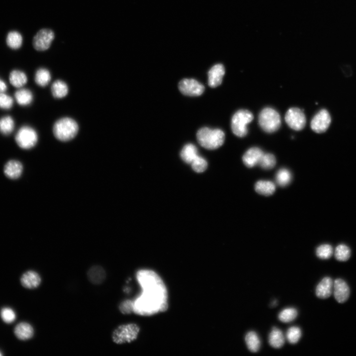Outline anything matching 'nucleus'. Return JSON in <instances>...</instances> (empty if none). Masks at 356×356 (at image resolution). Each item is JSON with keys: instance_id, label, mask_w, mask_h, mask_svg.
I'll list each match as a JSON object with an SVG mask.
<instances>
[{"instance_id": "1", "label": "nucleus", "mask_w": 356, "mask_h": 356, "mask_svg": "<svg viewBox=\"0 0 356 356\" xmlns=\"http://www.w3.org/2000/svg\"><path fill=\"white\" fill-rule=\"evenodd\" d=\"M136 278L142 292L133 301L134 312L149 316L165 312L168 308V293L159 275L153 270L141 269L137 272Z\"/></svg>"}, {"instance_id": "2", "label": "nucleus", "mask_w": 356, "mask_h": 356, "mask_svg": "<svg viewBox=\"0 0 356 356\" xmlns=\"http://www.w3.org/2000/svg\"><path fill=\"white\" fill-rule=\"evenodd\" d=\"M199 144L206 149L213 150L221 146L224 143L225 134L221 129H211L207 127L199 129L196 134Z\"/></svg>"}, {"instance_id": "3", "label": "nucleus", "mask_w": 356, "mask_h": 356, "mask_svg": "<svg viewBox=\"0 0 356 356\" xmlns=\"http://www.w3.org/2000/svg\"><path fill=\"white\" fill-rule=\"evenodd\" d=\"M78 130L77 123L69 117H64L58 120L53 127L54 135L61 141H69L74 138Z\"/></svg>"}, {"instance_id": "4", "label": "nucleus", "mask_w": 356, "mask_h": 356, "mask_svg": "<svg viewBox=\"0 0 356 356\" xmlns=\"http://www.w3.org/2000/svg\"><path fill=\"white\" fill-rule=\"evenodd\" d=\"M258 121L262 130L268 133L276 132L281 125L279 114L271 107H266L261 111Z\"/></svg>"}, {"instance_id": "5", "label": "nucleus", "mask_w": 356, "mask_h": 356, "mask_svg": "<svg viewBox=\"0 0 356 356\" xmlns=\"http://www.w3.org/2000/svg\"><path fill=\"white\" fill-rule=\"evenodd\" d=\"M252 113L246 109H240L233 115L231 128L233 133L238 137H244L248 133L247 124L253 119Z\"/></svg>"}, {"instance_id": "6", "label": "nucleus", "mask_w": 356, "mask_h": 356, "mask_svg": "<svg viewBox=\"0 0 356 356\" xmlns=\"http://www.w3.org/2000/svg\"><path fill=\"white\" fill-rule=\"evenodd\" d=\"M139 330V327L134 323L120 325L113 332L112 340L117 344L132 342L137 338Z\"/></svg>"}, {"instance_id": "7", "label": "nucleus", "mask_w": 356, "mask_h": 356, "mask_svg": "<svg viewBox=\"0 0 356 356\" xmlns=\"http://www.w3.org/2000/svg\"><path fill=\"white\" fill-rule=\"evenodd\" d=\"M15 140L21 148L30 149L36 145L38 140V134L32 127L23 126L17 132Z\"/></svg>"}, {"instance_id": "8", "label": "nucleus", "mask_w": 356, "mask_h": 356, "mask_svg": "<svg viewBox=\"0 0 356 356\" xmlns=\"http://www.w3.org/2000/svg\"><path fill=\"white\" fill-rule=\"evenodd\" d=\"M285 120L288 126L295 131L303 129L306 123L305 114L297 107H292L288 110L285 116Z\"/></svg>"}, {"instance_id": "9", "label": "nucleus", "mask_w": 356, "mask_h": 356, "mask_svg": "<svg viewBox=\"0 0 356 356\" xmlns=\"http://www.w3.org/2000/svg\"><path fill=\"white\" fill-rule=\"evenodd\" d=\"M53 31L49 29H42L35 35L32 44L34 48L38 51H44L49 48L54 40Z\"/></svg>"}, {"instance_id": "10", "label": "nucleus", "mask_w": 356, "mask_h": 356, "mask_svg": "<svg viewBox=\"0 0 356 356\" xmlns=\"http://www.w3.org/2000/svg\"><path fill=\"white\" fill-rule=\"evenodd\" d=\"M331 121V117L327 110L321 109L312 118L311 122V129L317 133H324L328 129Z\"/></svg>"}, {"instance_id": "11", "label": "nucleus", "mask_w": 356, "mask_h": 356, "mask_svg": "<svg viewBox=\"0 0 356 356\" xmlns=\"http://www.w3.org/2000/svg\"><path fill=\"white\" fill-rule=\"evenodd\" d=\"M178 89L182 94L188 96L200 95L205 89L203 85L193 79L181 80L178 84Z\"/></svg>"}, {"instance_id": "12", "label": "nucleus", "mask_w": 356, "mask_h": 356, "mask_svg": "<svg viewBox=\"0 0 356 356\" xmlns=\"http://www.w3.org/2000/svg\"><path fill=\"white\" fill-rule=\"evenodd\" d=\"M333 294L336 300L340 303L346 302L350 295V289L347 283L342 279L333 282Z\"/></svg>"}, {"instance_id": "13", "label": "nucleus", "mask_w": 356, "mask_h": 356, "mask_svg": "<svg viewBox=\"0 0 356 356\" xmlns=\"http://www.w3.org/2000/svg\"><path fill=\"white\" fill-rule=\"evenodd\" d=\"M264 153L263 150L259 147H251L244 154L242 157L243 162L248 168L255 167L259 164Z\"/></svg>"}, {"instance_id": "14", "label": "nucleus", "mask_w": 356, "mask_h": 356, "mask_svg": "<svg viewBox=\"0 0 356 356\" xmlns=\"http://www.w3.org/2000/svg\"><path fill=\"white\" fill-rule=\"evenodd\" d=\"M224 73L225 69L222 64L213 66L208 74L209 86L211 88H215L220 85Z\"/></svg>"}, {"instance_id": "15", "label": "nucleus", "mask_w": 356, "mask_h": 356, "mask_svg": "<svg viewBox=\"0 0 356 356\" xmlns=\"http://www.w3.org/2000/svg\"><path fill=\"white\" fill-rule=\"evenodd\" d=\"M20 282L24 287L33 289L37 288L40 285L41 282V278L37 272L29 270L22 274Z\"/></svg>"}, {"instance_id": "16", "label": "nucleus", "mask_w": 356, "mask_h": 356, "mask_svg": "<svg viewBox=\"0 0 356 356\" xmlns=\"http://www.w3.org/2000/svg\"><path fill=\"white\" fill-rule=\"evenodd\" d=\"M333 282L329 277L323 278L318 284L315 290V294L317 297L326 299L329 297L332 293Z\"/></svg>"}, {"instance_id": "17", "label": "nucleus", "mask_w": 356, "mask_h": 356, "mask_svg": "<svg viewBox=\"0 0 356 356\" xmlns=\"http://www.w3.org/2000/svg\"><path fill=\"white\" fill-rule=\"evenodd\" d=\"M23 171V166L18 161L11 160L8 161L4 167V173L5 176L11 179L19 178Z\"/></svg>"}, {"instance_id": "18", "label": "nucleus", "mask_w": 356, "mask_h": 356, "mask_svg": "<svg viewBox=\"0 0 356 356\" xmlns=\"http://www.w3.org/2000/svg\"><path fill=\"white\" fill-rule=\"evenodd\" d=\"M34 332L32 325L25 322L18 323L14 330L16 337L21 340H27L31 339L33 336Z\"/></svg>"}, {"instance_id": "19", "label": "nucleus", "mask_w": 356, "mask_h": 356, "mask_svg": "<svg viewBox=\"0 0 356 356\" xmlns=\"http://www.w3.org/2000/svg\"><path fill=\"white\" fill-rule=\"evenodd\" d=\"M87 276L89 280L92 283L99 284L105 280L106 273L101 267L94 266L89 269L87 273Z\"/></svg>"}, {"instance_id": "20", "label": "nucleus", "mask_w": 356, "mask_h": 356, "mask_svg": "<svg viewBox=\"0 0 356 356\" xmlns=\"http://www.w3.org/2000/svg\"><path fill=\"white\" fill-rule=\"evenodd\" d=\"M10 83L13 87L21 88L27 82L28 78L26 74L20 70H13L9 75Z\"/></svg>"}, {"instance_id": "21", "label": "nucleus", "mask_w": 356, "mask_h": 356, "mask_svg": "<svg viewBox=\"0 0 356 356\" xmlns=\"http://www.w3.org/2000/svg\"><path fill=\"white\" fill-rule=\"evenodd\" d=\"M14 97L17 103L21 106L29 105L33 101L32 92L27 89H20L14 93Z\"/></svg>"}, {"instance_id": "22", "label": "nucleus", "mask_w": 356, "mask_h": 356, "mask_svg": "<svg viewBox=\"0 0 356 356\" xmlns=\"http://www.w3.org/2000/svg\"><path fill=\"white\" fill-rule=\"evenodd\" d=\"M275 184L270 180H260L258 181L255 185L256 191L260 194L265 196H269L272 194L275 190Z\"/></svg>"}, {"instance_id": "23", "label": "nucleus", "mask_w": 356, "mask_h": 356, "mask_svg": "<svg viewBox=\"0 0 356 356\" xmlns=\"http://www.w3.org/2000/svg\"><path fill=\"white\" fill-rule=\"evenodd\" d=\"M285 342V338L282 332L277 328L273 327L268 337L269 345L275 349L281 348Z\"/></svg>"}, {"instance_id": "24", "label": "nucleus", "mask_w": 356, "mask_h": 356, "mask_svg": "<svg viewBox=\"0 0 356 356\" xmlns=\"http://www.w3.org/2000/svg\"><path fill=\"white\" fill-rule=\"evenodd\" d=\"M198 155L196 147L191 143L185 145L180 152L181 159L184 162L188 164H191Z\"/></svg>"}, {"instance_id": "25", "label": "nucleus", "mask_w": 356, "mask_h": 356, "mask_svg": "<svg viewBox=\"0 0 356 356\" xmlns=\"http://www.w3.org/2000/svg\"><path fill=\"white\" fill-rule=\"evenodd\" d=\"M51 90L52 94L55 98H62L67 95L68 87L64 81L58 80L53 83Z\"/></svg>"}, {"instance_id": "26", "label": "nucleus", "mask_w": 356, "mask_h": 356, "mask_svg": "<svg viewBox=\"0 0 356 356\" xmlns=\"http://www.w3.org/2000/svg\"><path fill=\"white\" fill-rule=\"evenodd\" d=\"M245 342L248 350L252 353L257 352L261 346L260 340L257 334L254 331H250L245 336Z\"/></svg>"}, {"instance_id": "27", "label": "nucleus", "mask_w": 356, "mask_h": 356, "mask_svg": "<svg viewBox=\"0 0 356 356\" xmlns=\"http://www.w3.org/2000/svg\"><path fill=\"white\" fill-rule=\"evenodd\" d=\"M22 36L21 34L17 31H10L6 36V44L7 46L11 49H17L19 48L22 44Z\"/></svg>"}, {"instance_id": "28", "label": "nucleus", "mask_w": 356, "mask_h": 356, "mask_svg": "<svg viewBox=\"0 0 356 356\" xmlns=\"http://www.w3.org/2000/svg\"><path fill=\"white\" fill-rule=\"evenodd\" d=\"M292 178L291 173L286 168L279 169L275 175V181L277 184L281 187L287 186L291 182Z\"/></svg>"}, {"instance_id": "29", "label": "nucleus", "mask_w": 356, "mask_h": 356, "mask_svg": "<svg viewBox=\"0 0 356 356\" xmlns=\"http://www.w3.org/2000/svg\"><path fill=\"white\" fill-rule=\"evenodd\" d=\"M51 80L49 71L44 68L38 69L35 75V81L39 86L44 87L47 86Z\"/></svg>"}, {"instance_id": "30", "label": "nucleus", "mask_w": 356, "mask_h": 356, "mask_svg": "<svg viewBox=\"0 0 356 356\" xmlns=\"http://www.w3.org/2000/svg\"><path fill=\"white\" fill-rule=\"evenodd\" d=\"M13 119L10 116H5L0 118V132L3 135H8L14 129Z\"/></svg>"}, {"instance_id": "31", "label": "nucleus", "mask_w": 356, "mask_h": 356, "mask_svg": "<svg viewBox=\"0 0 356 356\" xmlns=\"http://www.w3.org/2000/svg\"><path fill=\"white\" fill-rule=\"evenodd\" d=\"M335 258L339 261H346L350 257L351 250L349 247L344 244H340L335 250Z\"/></svg>"}, {"instance_id": "32", "label": "nucleus", "mask_w": 356, "mask_h": 356, "mask_svg": "<svg viewBox=\"0 0 356 356\" xmlns=\"http://www.w3.org/2000/svg\"><path fill=\"white\" fill-rule=\"evenodd\" d=\"M276 164L275 156L271 153H264L258 165L265 170H270Z\"/></svg>"}, {"instance_id": "33", "label": "nucleus", "mask_w": 356, "mask_h": 356, "mask_svg": "<svg viewBox=\"0 0 356 356\" xmlns=\"http://www.w3.org/2000/svg\"><path fill=\"white\" fill-rule=\"evenodd\" d=\"M298 314L297 311L292 308L283 310L278 314L279 320L283 322H289L294 320Z\"/></svg>"}, {"instance_id": "34", "label": "nucleus", "mask_w": 356, "mask_h": 356, "mask_svg": "<svg viewBox=\"0 0 356 356\" xmlns=\"http://www.w3.org/2000/svg\"><path fill=\"white\" fill-rule=\"evenodd\" d=\"M302 335L300 328L297 326L290 327L286 333V338L288 341L291 344H296Z\"/></svg>"}, {"instance_id": "35", "label": "nucleus", "mask_w": 356, "mask_h": 356, "mask_svg": "<svg viewBox=\"0 0 356 356\" xmlns=\"http://www.w3.org/2000/svg\"><path fill=\"white\" fill-rule=\"evenodd\" d=\"M333 251L330 245L325 244L319 246L316 251L317 256L321 259H328L332 255Z\"/></svg>"}, {"instance_id": "36", "label": "nucleus", "mask_w": 356, "mask_h": 356, "mask_svg": "<svg viewBox=\"0 0 356 356\" xmlns=\"http://www.w3.org/2000/svg\"><path fill=\"white\" fill-rule=\"evenodd\" d=\"M192 169L197 173H202L207 168V162L203 157L198 155L191 163Z\"/></svg>"}, {"instance_id": "37", "label": "nucleus", "mask_w": 356, "mask_h": 356, "mask_svg": "<svg viewBox=\"0 0 356 356\" xmlns=\"http://www.w3.org/2000/svg\"><path fill=\"white\" fill-rule=\"evenodd\" d=\"M0 317L6 323H11L16 319L15 312L9 307H4L0 311Z\"/></svg>"}, {"instance_id": "38", "label": "nucleus", "mask_w": 356, "mask_h": 356, "mask_svg": "<svg viewBox=\"0 0 356 356\" xmlns=\"http://www.w3.org/2000/svg\"><path fill=\"white\" fill-rule=\"evenodd\" d=\"M13 105V99L10 96L4 92L0 93V108L10 109Z\"/></svg>"}, {"instance_id": "39", "label": "nucleus", "mask_w": 356, "mask_h": 356, "mask_svg": "<svg viewBox=\"0 0 356 356\" xmlns=\"http://www.w3.org/2000/svg\"><path fill=\"white\" fill-rule=\"evenodd\" d=\"M119 310L123 314H129L134 312L133 301L126 300L122 302L119 306Z\"/></svg>"}, {"instance_id": "40", "label": "nucleus", "mask_w": 356, "mask_h": 356, "mask_svg": "<svg viewBox=\"0 0 356 356\" xmlns=\"http://www.w3.org/2000/svg\"><path fill=\"white\" fill-rule=\"evenodd\" d=\"M7 89L6 83L0 78V93L4 92Z\"/></svg>"}, {"instance_id": "41", "label": "nucleus", "mask_w": 356, "mask_h": 356, "mask_svg": "<svg viewBox=\"0 0 356 356\" xmlns=\"http://www.w3.org/2000/svg\"><path fill=\"white\" fill-rule=\"evenodd\" d=\"M2 356V354H1V352H0V356Z\"/></svg>"}]
</instances>
